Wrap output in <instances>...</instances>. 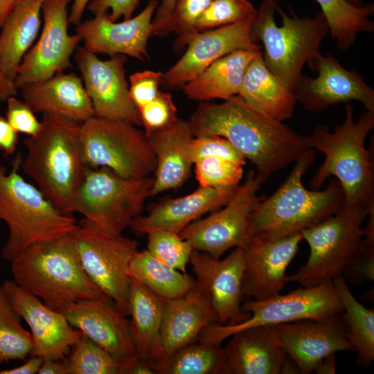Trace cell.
Listing matches in <instances>:
<instances>
[{"label": "cell", "instance_id": "obj_3", "mask_svg": "<svg viewBox=\"0 0 374 374\" xmlns=\"http://www.w3.org/2000/svg\"><path fill=\"white\" fill-rule=\"evenodd\" d=\"M344 121L330 132L319 125L311 134L303 136L308 148L323 152L325 160L310 181L312 190H319L330 176L339 181L344 195V206L374 207V170L373 153L365 141L374 127V111L366 110L355 121L353 107L346 103Z\"/></svg>", "mask_w": 374, "mask_h": 374}, {"label": "cell", "instance_id": "obj_49", "mask_svg": "<svg viewBox=\"0 0 374 374\" xmlns=\"http://www.w3.org/2000/svg\"><path fill=\"white\" fill-rule=\"evenodd\" d=\"M177 0H161L152 21L151 36L166 37V27Z\"/></svg>", "mask_w": 374, "mask_h": 374}, {"label": "cell", "instance_id": "obj_22", "mask_svg": "<svg viewBox=\"0 0 374 374\" xmlns=\"http://www.w3.org/2000/svg\"><path fill=\"white\" fill-rule=\"evenodd\" d=\"M59 311L119 364L136 355L127 316L106 295L72 303Z\"/></svg>", "mask_w": 374, "mask_h": 374}, {"label": "cell", "instance_id": "obj_32", "mask_svg": "<svg viewBox=\"0 0 374 374\" xmlns=\"http://www.w3.org/2000/svg\"><path fill=\"white\" fill-rule=\"evenodd\" d=\"M44 1H21L0 30V69L13 82L19 64L37 36Z\"/></svg>", "mask_w": 374, "mask_h": 374}, {"label": "cell", "instance_id": "obj_31", "mask_svg": "<svg viewBox=\"0 0 374 374\" xmlns=\"http://www.w3.org/2000/svg\"><path fill=\"white\" fill-rule=\"evenodd\" d=\"M166 302L130 277V331L138 357L149 365L162 357L160 330Z\"/></svg>", "mask_w": 374, "mask_h": 374}, {"label": "cell", "instance_id": "obj_1", "mask_svg": "<svg viewBox=\"0 0 374 374\" xmlns=\"http://www.w3.org/2000/svg\"><path fill=\"white\" fill-rule=\"evenodd\" d=\"M188 122L194 137L218 136L227 139L255 166L262 183L295 163L308 148L303 136L253 110L238 95L219 104L200 102Z\"/></svg>", "mask_w": 374, "mask_h": 374}, {"label": "cell", "instance_id": "obj_24", "mask_svg": "<svg viewBox=\"0 0 374 374\" xmlns=\"http://www.w3.org/2000/svg\"><path fill=\"white\" fill-rule=\"evenodd\" d=\"M238 186L215 188L199 186L187 195L164 199L153 205L148 215L135 217L130 227L136 235H145L153 229H163L179 234L202 215L226 205Z\"/></svg>", "mask_w": 374, "mask_h": 374}, {"label": "cell", "instance_id": "obj_53", "mask_svg": "<svg viewBox=\"0 0 374 374\" xmlns=\"http://www.w3.org/2000/svg\"><path fill=\"white\" fill-rule=\"evenodd\" d=\"M38 374H69L67 357L64 359H45L39 368Z\"/></svg>", "mask_w": 374, "mask_h": 374}, {"label": "cell", "instance_id": "obj_39", "mask_svg": "<svg viewBox=\"0 0 374 374\" xmlns=\"http://www.w3.org/2000/svg\"><path fill=\"white\" fill-rule=\"evenodd\" d=\"M148 251L165 264L186 273L193 247L178 233L153 229L148 233Z\"/></svg>", "mask_w": 374, "mask_h": 374}, {"label": "cell", "instance_id": "obj_20", "mask_svg": "<svg viewBox=\"0 0 374 374\" xmlns=\"http://www.w3.org/2000/svg\"><path fill=\"white\" fill-rule=\"evenodd\" d=\"M257 12L248 17L197 33L188 43L181 57L163 73L162 83L177 88L193 79L217 59L234 51L256 46L251 26Z\"/></svg>", "mask_w": 374, "mask_h": 374}, {"label": "cell", "instance_id": "obj_42", "mask_svg": "<svg viewBox=\"0 0 374 374\" xmlns=\"http://www.w3.org/2000/svg\"><path fill=\"white\" fill-rule=\"evenodd\" d=\"M213 0H177L166 27V36L175 32L177 35L175 48L181 51L197 34L195 25L199 17Z\"/></svg>", "mask_w": 374, "mask_h": 374}, {"label": "cell", "instance_id": "obj_15", "mask_svg": "<svg viewBox=\"0 0 374 374\" xmlns=\"http://www.w3.org/2000/svg\"><path fill=\"white\" fill-rule=\"evenodd\" d=\"M75 53V62L94 116L141 126L139 112L130 98L125 78L126 55L116 54L101 60L83 46H78Z\"/></svg>", "mask_w": 374, "mask_h": 374}, {"label": "cell", "instance_id": "obj_26", "mask_svg": "<svg viewBox=\"0 0 374 374\" xmlns=\"http://www.w3.org/2000/svg\"><path fill=\"white\" fill-rule=\"evenodd\" d=\"M21 90L24 102L35 113L53 114L78 123L94 116L83 82L73 73H57Z\"/></svg>", "mask_w": 374, "mask_h": 374}, {"label": "cell", "instance_id": "obj_46", "mask_svg": "<svg viewBox=\"0 0 374 374\" xmlns=\"http://www.w3.org/2000/svg\"><path fill=\"white\" fill-rule=\"evenodd\" d=\"M6 102V118L12 127L17 132L28 136L37 134L41 129L42 122L37 120L35 112L26 103L15 96L9 97Z\"/></svg>", "mask_w": 374, "mask_h": 374}, {"label": "cell", "instance_id": "obj_17", "mask_svg": "<svg viewBox=\"0 0 374 374\" xmlns=\"http://www.w3.org/2000/svg\"><path fill=\"white\" fill-rule=\"evenodd\" d=\"M306 64L317 76L302 75L292 90L305 109L319 113L332 105L357 100L366 110L374 111V90L355 70L346 69L334 56L321 52Z\"/></svg>", "mask_w": 374, "mask_h": 374}, {"label": "cell", "instance_id": "obj_58", "mask_svg": "<svg viewBox=\"0 0 374 374\" xmlns=\"http://www.w3.org/2000/svg\"><path fill=\"white\" fill-rule=\"evenodd\" d=\"M351 5L356 6V7H360L363 6V3L362 0H346Z\"/></svg>", "mask_w": 374, "mask_h": 374}, {"label": "cell", "instance_id": "obj_51", "mask_svg": "<svg viewBox=\"0 0 374 374\" xmlns=\"http://www.w3.org/2000/svg\"><path fill=\"white\" fill-rule=\"evenodd\" d=\"M118 374H155L150 365L136 355L119 364Z\"/></svg>", "mask_w": 374, "mask_h": 374}, {"label": "cell", "instance_id": "obj_50", "mask_svg": "<svg viewBox=\"0 0 374 374\" xmlns=\"http://www.w3.org/2000/svg\"><path fill=\"white\" fill-rule=\"evenodd\" d=\"M18 142V132L10 125L6 118L0 115V151L6 156L15 153Z\"/></svg>", "mask_w": 374, "mask_h": 374}, {"label": "cell", "instance_id": "obj_41", "mask_svg": "<svg viewBox=\"0 0 374 374\" xmlns=\"http://www.w3.org/2000/svg\"><path fill=\"white\" fill-rule=\"evenodd\" d=\"M257 10L248 0H213L195 25L196 33L241 21Z\"/></svg>", "mask_w": 374, "mask_h": 374}, {"label": "cell", "instance_id": "obj_55", "mask_svg": "<svg viewBox=\"0 0 374 374\" xmlns=\"http://www.w3.org/2000/svg\"><path fill=\"white\" fill-rule=\"evenodd\" d=\"M91 0H72L73 4L69 15V22L75 26L80 23L82 15Z\"/></svg>", "mask_w": 374, "mask_h": 374}, {"label": "cell", "instance_id": "obj_54", "mask_svg": "<svg viewBox=\"0 0 374 374\" xmlns=\"http://www.w3.org/2000/svg\"><path fill=\"white\" fill-rule=\"evenodd\" d=\"M17 89L15 82L8 79L0 69V102L6 101L11 96H16Z\"/></svg>", "mask_w": 374, "mask_h": 374}, {"label": "cell", "instance_id": "obj_57", "mask_svg": "<svg viewBox=\"0 0 374 374\" xmlns=\"http://www.w3.org/2000/svg\"><path fill=\"white\" fill-rule=\"evenodd\" d=\"M335 362L334 354L329 355L319 364L314 371L318 374H334L335 373Z\"/></svg>", "mask_w": 374, "mask_h": 374}, {"label": "cell", "instance_id": "obj_40", "mask_svg": "<svg viewBox=\"0 0 374 374\" xmlns=\"http://www.w3.org/2000/svg\"><path fill=\"white\" fill-rule=\"evenodd\" d=\"M195 164V177L199 186L215 188H235L243 175V166L219 157H206Z\"/></svg>", "mask_w": 374, "mask_h": 374}, {"label": "cell", "instance_id": "obj_56", "mask_svg": "<svg viewBox=\"0 0 374 374\" xmlns=\"http://www.w3.org/2000/svg\"><path fill=\"white\" fill-rule=\"evenodd\" d=\"M21 1L23 0H0V30L6 19Z\"/></svg>", "mask_w": 374, "mask_h": 374}, {"label": "cell", "instance_id": "obj_35", "mask_svg": "<svg viewBox=\"0 0 374 374\" xmlns=\"http://www.w3.org/2000/svg\"><path fill=\"white\" fill-rule=\"evenodd\" d=\"M332 282L342 303L348 339L357 352L356 362L359 366L368 368L374 360V311L358 302L341 275Z\"/></svg>", "mask_w": 374, "mask_h": 374}, {"label": "cell", "instance_id": "obj_43", "mask_svg": "<svg viewBox=\"0 0 374 374\" xmlns=\"http://www.w3.org/2000/svg\"><path fill=\"white\" fill-rule=\"evenodd\" d=\"M139 112L146 135L166 128L179 119L171 94L161 90L152 101L139 109Z\"/></svg>", "mask_w": 374, "mask_h": 374}, {"label": "cell", "instance_id": "obj_16", "mask_svg": "<svg viewBox=\"0 0 374 374\" xmlns=\"http://www.w3.org/2000/svg\"><path fill=\"white\" fill-rule=\"evenodd\" d=\"M189 263L196 285L217 317V324L235 325L250 317L242 310L244 249L236 247L223 259L193 249Z\"/></svg>", "mask_w": 374, "mask_h": 374}, {"label": "cell", "instance_id": "obj_48", "mask_svg": "<svg viewBox=\"0 0 374 374\" xmlns=\"http://www.w3.org/2000/svg\"><path fill=\"white\" fill-rule=\"evenodd\" d=\"M142 0H91L87 9L96 15L107 14L112 21L120 18L128 19L139 6Z\"/></svg>", "mask_w": 374, "mask_h": 374}, {"label": "cell", "instance_id": "obj_30", "mask_svg": "<svg viewBox=\"0 0 374 374\" xmlns=\"http://www.w3.org/2000/svg\"><path fill=\"white\" fill-rule=\"evenodd\" d=\"M262 52L260 45L234 51L217 59L183 86L188 98L208 102L238 95L249 62Z\"/></svg>", "mask_w": 374, "mask_h": 374}, {"label": "cell", "instance_id": "obj_14", "mask_svg": "<svg viewBox=\"0 0 374 374\" xmlns=\"http://www.w3.org/2000/svg\"><path fill=\"white\" fill-rule=\"evenodd\" d=\"M72 0H44L42 6L43 28L37 43L19 64L17 89L44 81L71 66V57L82 38L68 33V6Z\"/></svg>", "mask_w": 374, "mask_h": 374}, {"label": "cell", "instance_id": "obj_2", "mask_svg": "<svg viewBox=\"0 0 374 374\" xmlns=\"http://www.w3.org/2000/svg\"><path fill=\"white\" fill-rule=\"evenodd\" d=\"M314 159V150L307 148L276 191L256 204L249 218V242L273 240L300 233L344 207V191L337 179L323 190H310L303 186L302 177Z\"/></svg>", "mask_w": 374, "mask_h": 374}, {"label": "cell", "instance_id": "obj_25", "mask_svg": "<svg viewBox=\"0 0 374 374\" xmlns=\"http://www.w3.org/2000/svg\"><path fill=\"white\" fill-rule=\"evenodd\" d=\"M224 348L230 374H280L287 358L275 326L238 331Z\"/></svg>", "mask_w": 374, "mask_h": 374}, {"label": "cell", "instance_id": "obj_10", "mask_svg": "<svg viewBox=\"0 0 374 374\" xmlns=\"http://www.w3.org/2000/svg\"><path fill=\"white\" fill-rule=\"evenodd\" d=\"M134 125L95 116L80 123V143L84 165L106 167L130 179L154 173L155 154L145 132Z\"/></svg>", "mask_w": 374, "mask_h": 374}, {"label": "cell", "instance_id": "obj_37", "mask_svg": "<svg viewBox=\"0 0 374 374\" xmlns=\"http://www.w3.org/2000/svg\"><path fill=\"white\" fill-rule=\"evenodd\" d=\"M21 320L1 285L0 363L26 361L28 355H33V339L31 333L23 327Z\"/></svg>", "mask_w": 374, "mask_h": 374}, {"label": "cell", "instance_id": "obj_23", "mask_svg": "<svg viewBox=\"0 0 374 374\" xmlns=\"http://www.w3.org/2000/svg\"><path fill=\"white\" fill-rule=\"evenodd\" d=\"M301 233L276 240L250 241L244 249V299L264 300L280 294L290 282L286 269L299 249Z\"/></svg>", "mask_w": 374, "mask_h": 374}, {"label": "cell", "instance_id": "obj_6", "mask_svg": "<svg viewBox=\"0 0 374 374\" xmlns=\"http://www.w3.org/2000/svg\"><path fill=\"white\" fill-rule=\"evenodd\" d=\"M278 3V0H262L251 37L254 43L262 42V56L267 68L293 90L304 64L320 52L329 26L321 12L301 17L294 12L287 15Z\"/></svg>", "mask_w": 374, "mask_h": 374}, {"label": "cell", "instance_id": "obj_18", "mask_svg": "<svg viewBox=\"0 0 374 374\" xmlns=\"http://www.w3.org/2000/svg\"><path fill=\"white\" fill-rule=\"evenodd\" d=\"M1 286L30 329L34 341L33 355L44 359H66L82 332L73 328L61 312L48 308L13 280L3 281Z\"/></svg>", "mask_w": 374, "mask_h": 374}, {"label": "cell", "instance_id": "obj_5", "mask_svg": "<svg viewBox=\"0 0 374 374\" xmlns=\"http://www.w3.org/2000/svg\"><path fill=\"white\" fill-rule=\"evenodd\" d=\"M10 265L12 280L55 310L105 295L84 270L72 233L32 244Z\"/></svg>", "mask_w": 374, "mask_h": 374}, {"label": "cell", "instance_id": "obj_19", "mask_svg": "<svg viewBox=\"0 0 374 374\" xmlns=\"http://www.w3.org/2000/svg\"><path fill=\"white\" fill-rule=\"evenodd\" d=\"M275 326L287 354L302 374L312 373L329 355L355 350L348 339L342 313L324 319H302Z\"/></svg>", "mask_w": 374, "mask_h": 374}, {"label": "cell", "instance_id": "obj_21", "mask_svg": "<svg viewBox=\"0 0 374 374\" xmlns=\"http://www.w3.org/2000/svg\"><path fill=\"white\" fill-rule=\"evenodd\" d=\"M159 3L158 0H150L139 14L121 22L112 21L107 14L96 15L78 24L76 34L82 38L83 47L95 54H123L145 62L150 59L148 42Z\"/></svg>", "mask_w": 374, "mask_h": 374}, {"label": "cell", "instance_id": "obj_33", "mask_svg": "<svg viewBox=\"0 0 374 374\" xmlns=\"http://www.w3.org/2000/svg\"><path fill=\"white\" fill-rule=\"evenodd\" d=\"M129 276L165 301L180 298L196 285V280L161 262L147 249L131 260Z\"/></svg>", "mask_w": 374, "mask_h": 374}, {"label": "cell", "instance_id": "obj_13", "mask_svg": "<svg viewBox=\"0 0 374 374\" xmlns=\"http://www.w3.org/2000/svg\"><path fill=\"white\" fill-rule=\"evenodd\" d=\"M262 184L256 171L250 170L244 182L223 208L193 222L179 233V236L193 249L217 258L231 248L245 249L249 242L250 214L265 197L258 195Z\"/></svg>", "mask_w": 374, "mask_h": 374}, {"label": "cell", "instance_id": "obj_34", "mask_svg": "<svg viewBox=\"0 0 374 374\" xmlns=\"http://www.w3.org/2000/svg\"><path fill=\"white\" fill-rule=\"evenodd\" d=\"M155 374H230L224 348L197 341L154 362Z\"/></svg>", "mask_w": 374, "mask_h": 374}, {"label": "cell", "instance_id": "obj_8", "mask_svg": "<svg viewBox=\"0 0 374 374\" xmlns=\"http://www.w3.org/2000/svg\"><path fill=\"white\" fill-rule=\"evenodd\" d=\"M153 184L154 177L125 178L106 167L86 166L73 213L103 231L122 234L140 215Z\"/></svg>", "mask_w": 374, "mask_h": 374}, {"label": "cell", "instance_id": "obj_29", "mask_svg": "<svg viewBox=\"0 0 374 374\" xmlns=\"http://www.w3.org/2000/svg\"><path fill=\"white\" fill-rule=\"evenodd\" d=\"M262 55L249 62L238 95L253 110L283 122L292 117L296 98L267 68Z\"/></svg>", "mask_w": 374, "mask_h": 374}, {"label": "cell", "instance_id": "obj_7", "mask_svg": "<svg viewBox=\"0 0 374 374\" xmlns=\"http://www.w3.org/2000/svg\"><path fill=\"white\" fill-rule=\"evenodd\" d=\"M21 161L19 153L8 173L0 164V220L9 230L1 256L10 262L32 244L71 233L78 224L74 217L59 211L24 179L19 172Z\"/></svg>", "mask_w": 374, "mask_h": 374}, {"label": "cell", "instance_id": "obj_36", "mask_svg": "<svg viewBox=\"0 0 374 374\" xmlns=\"http://www.w3.org/2000/svg\"><path fill=\"white\" fill-rule=\"evenodd\" d=\"M314 1L321 8L338 48H350L359 33L373 32L374 23L370 19L374 13L373 3L356 7L346 0Z\"/></svg>", "mask_w": 374, "mask_h": 374}, {"label": "cell", "instance_id": "obj_28", "mask_svg": "<svg viewBox=\"0 0 374 374\" xmlns=\"http://www.w3.org/2000/svg\"><path fill=\"white\" fill-rule=\"evenodd\" d=\"M157 159L150 197L181 186L193 164L189 146L194 137L188 121L179 118L172 125L146 135Z\"/></svg>", "mask_w": 374, "mask_h": 374}, {"label": "cell", "instance_id": "obj_47", "mask_svg": "<svg viewBox=\"0 0 374 374\" xmlns=\"http://www.w3.org/2000/svg\"><path fill=\"white\" fill-rule=\"evenodd\" d=\"M346 282L362 285L374 279V245L365 244L345 267L342 274Z\"/></svg>", "mask_w": 374, "mask_h": 374}, {"label": "cell", "instance_id": "obj_12", "mask_svg": "<svg viewBox=\"0 0 374 374\" xmlns=\"http://www.w3.org/2000/svg\"><path fill=\"white\" fill-rule=\"evenodd\" d=\"M82 267L89 278L125 315H129V265L139 242L103 231L84 219L71 232Z\"/></svg>", "mask_w": 374, "mask_h": 374}, {"label": "cell", "instance_id": "obj_9", "mask_svg": "<svg viewBox=\"0 0 374 374\" xmlns=\"http://www.w3.org/2000/svg\"><path fill=\"white\" fill-rule=\"evenodd\" d=\"M346 206L326 220L300 233L308 242L310 255L306 263L290 281L310 287L332 281L363 246L365 219L373 209Z\"/></svg>", "mask_w": 374, "mask_h": 374}, {"label": "cell", "instance_id": "obj_52", "mask_svg": "<svg viewBox=\"0 0 374 374\" xmlns=\"http://www.w3.org/2000/svg\"><path fill=\"white\" fill-rule=\"evenodd\" d=\"M44 359L39 356L31 355V357L15 368L0 370V374H35L37 373Z\"/></svg>", "mask_w": 374, "mask_h": 374}, {"label": "cell", "instance_id": "obj_45", "mask_svg": "<svg viewBox=\"0 0 374 374\" xmlns=\"http://www.w3.org/2000/svg\"><path fill=\"white\" fill-rule=\"evenodd\" d=\"M163 75L160 71L146 70L130 76V96L138 110L157 96Z\"/></svg>", "mask_w": 374, "mask_h": 374}, {"label": "cell", "instance_id": "obj_38", "mask_svg": "<svg viewBox=\"0 0 374 374\" xmlns=\"http://www.w3.org/2000/svg\"><path fill=\"white\" fill-rule=\"evenodd\" d=\"M69 374H118L119 363L84 334L67 357Z\"/></svg>", "mask_w": 374, "mask_h": 374}, {"label": "cell", "instance_id": "obj_11", "mask_svg": "<svg viewBox=\"0 0 374 374\" xmlns=\"http://www.w3.org/2000/svg\"><path fill=\"white\" fill-rule=\"evenodd\" d=\"M242 310L250 317L235 325L217 323L206 327L197 341L221 344L234 333L257 326L290 323L302 319H324L341 314L343 307L332 281L313 287L299 288L264 300L245 299Z\"/></svg>", "mask_w": 374, "mask_h": 374}, {"label": "cell", "instance_id": "obj_4", "mask_svg": "<svg viewBox=\"0 0 374 374\" xmlns=\"http://www.w3.org/2000/svg\"><path fill=\"white\" fill-rule=\"evenodd\" d=\"M41 122L39 132L23 140L28 152L21 169L59 211L71 215L86 168L80 123L49 114Z\"/></svg>", "mask_w": 374, "mask_h": 374}, {"label": "cell", "instance_id": "obj_27", "mask_svg": "<svg viewBox=\"0 0 374 374\" xmlns=\"http://www.w3.org/2000/svg\"><path fill=\"white\" fill-rule=\"evenodd\" d=\"M217 323L215 311L197 285L184 296L166 301L160 330L161 357L196 341L206 327Z\"/></svg>", "mask_w": 374, "mask_h": 374}, {"label": "cell", "instance_id": "obj_44", "mask_svg": "<svg viewBox=\"0 0 374 374\" xmlns=\"http://www.w3.org/2000/svg\"><path fill=\"white\" fill-rule=\"evenodd\" d=\"M189 156L193 163L206 157L228 159L243 166L247 160L227 139L218 136L193 137L189 146Z\"/></svg>", "mask_w": 374, "mask_h": 374}]
</instances>
